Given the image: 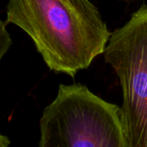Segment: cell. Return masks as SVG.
Masks as SVG:
<instances>
[{
    "mask_svg": "<svg viewBox=\"0 0 147 147\" xmlns=\"http://www.w3.org/2000/svg\"><path fill=\"white\" fill-rule=\"evenodd\" d=\"M5 22L30 37L50 70L71 77L104 53L111 35L90 0H8Z\"/></svg>",
    "mask_w": 147,
    "mask_h": 147,
    "instance_id": "6da1fadb",
    "label": "cell"
},
{
    "mask_svg": "<svg viewBox=\"0 0 147 147\" xmlns=\"http://www.w3.org/2000/svg\"><path fill=\"white\" fill-rule=\"evenodd\" d=\"M40 133V147H128L121 109L80 84L59 85Z\"/></svg>",
    "mask_w": 147,
    "mask_h": 147,
    "instance_id": "7a4b0ae2",
    "label": "cell"
},
{
    "mask_svg": "<svg viewBox=\"0 0 147 147\" xmlns=\"http://www.w3.org/2000/svg\"><path fill=\"white\" fill-rule=\"evenodd\" d=\"M104 58L123 92L121 109L128 147H147V6L110 35Z\"/></svg>",
    "mask_w": 147,
    "mask_h": 147,
    "instance_id": "3957f363",
    "label": "cell"
},
{
    "mask_svg": "<svg viewBox=\"0 0 147 147\" xmlns=\"http://www.w3.org/2000/svg\"><path fill=\"white\" fill-rule=\"evenodd\" d=\"M12 45V39L7 30L6 22L0 19V61Z\"/></svg>",
    "mask_w": 147,
    "mask_h": 147,
    "instance_id": "277c9868",
    "label": "cell"
},
{
    "mask_svg": "<svg viewBox=\"0 0 147 147\" xmlns=\"http://www.w3.org/2000/svg\"><path fill=\"white\" fill-rule=\"evenodd\" d=\"M9 144L10 141L9 140V139L0 134V147H9Z\"/></svg>",
    "mask_w": 147,
    "mask_h": 147,
    "instance_id": "5b68a950",
    "label": "cell"
}]
</instances>
